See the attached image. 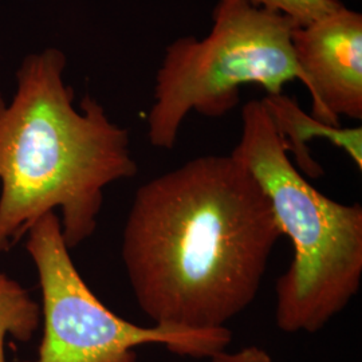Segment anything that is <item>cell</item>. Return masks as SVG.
Listing matches in <instances>:
<instances>
[{
  "label": "cell",
  "mask_w": 362,
  "mask_h": 362,
  "mask_svg": "<svg viewBox=\"0 0 362 362\" xmlns=\"http://www.w3.org/2000/svg\"><path fill=\"white\" fill-rule=\"evenodd\" d=\"M282 233L258 181L236 157H196L143 184L121 257L155 325L216 330L258 296Z\"/></svg>",
  "instance_id": "cell-1"
},
{
  "label": "cell",
  "mask_w": 362,
  "mask_h": 362,
  "mask_svg": "<svg viewBox=\"0 0 362 362\" xmlns=\"http://www.w3.org/2000/svg\"><path fill=\"white\" fill-rule=\"evenodd\" d=\"M58 49L30 54L10 104L0 93V252L43 215L61 209L69 250L97 230L105 188L136 176L128 130L85 95L79 109Z\"/></svg>",
  "instance_id": "cell-2"
},
{
  "label": "cell",
  "mask_w": 362,
  "mask_h": 362,
  "mask_svg": "<svg viewBox=\"0 0 362 362\" xmlns=\"http://www.w3.org/2000/svg\"><path fill=\"white\" fill-rule=\"evenodd\" d=\"M231 155L258 181L294 248L276 282V325L286 333H317L360 290L362 207L338 203L303 177L262 100L243 106L242 136Z\"/></svg>",
  "instance_id": "cell-3"
},
{
  "label": "cell",
  "mask_w": 362,
  "mask_h": 362,
  "mask_svg": "<svg viewBox=\"0 0 362 362\" xmlns=\"http://www.w3.org/2000/svg\"><path fill=\"white\" fill-rule=\"evenodd\" d=\"M296 27L285 15L242 0H219L206 38L184 37L165 49L148 115L151 144L173 149L191 112L226 116L239 104L243 86L279 94L287 82H302L293 49Z\"/></svg>",
  "instance_id": "cell-4"
},
{
  "label": "cell",
  "mask_w": 362,
  "mask_h": 362,
  "mask_svg": "<svg viewBox=\"0 0 362 362\" xmlns=\"http://www.w3.org/2000/svg\"><path fill=\"white\" fill-rule=\"evenodd\" d=\"M26 250L42 293L43 337L37 362H137L134 349L145 344L165 345L179 356L211 358L231 342L228 327H143L109 310L74 266L55 212L43 215L30 228Z\"/></svg>",
  "instance_id": "cell-5"
},
{
  "label": "cell",
  "mask_w": 362,
  "mask_h": 362,
  "mask_svg": "<svg viewBox=\"0 0 362 362\" xmlns=\"http://www.w3.org/2000/svg\"><path fill=\"white\" fill-rule=\"evenodd\" d=\"M311 116L341 127V117L362 118V15L345 6L293 31Z\"/></svg>",
  "instance_id": "cell-6"
},
{
  "label": "cell",
  "mask_w": 362,
  "mask_h": 362,
  "mask_svg": "<svg viewBox=\"0 0 362 362\" xmlns=\"http://www.w3.org/2000/svg\"><path fill=\"white\" fill-rule=\"evenodd\" d=\"M274 127L284 140L287 152H291L298 167L309 177L317 179L324 175L322 167L313 158L308 143L315 139L329 140L349 156L351 161L362 169V129L341 128L325 124L303 112L294 98L284 93L267 94L262 98Z\"/></svg>",
  "instance_id": "cell-7"
},
{
  "label": "cell",
  "mask_w": 362,
  "mask_h": 362,
  "mask_svg": "<svg viewBox=\"0 0 362 362\" xmlns=\"http://www.w3.org/2000/svg\"><path fill=\"white\" fill-rule=\"evenodd\" d=\"M40 305L28 290L0 272V362L6 361L4 341L8 336L27 342L38 330Z\"/></svg>",
  "instance_id": "cell-8"
},
{
  "label": "cell",
  "mask_w": 362,
  "mask_h": 362,
  "mask_svg": "<svg viewBox=\"0 0 362 362\" xmlns=\"http://www.w3.org/2000/svg\"><path fill=\"white\" fill-rule=\"evenodd\" d=\"M272 13H281L306 26L344 7L339 0H242Z\"/></svg>",
  "instance_id": "cell-9"
},
{
  "label": "cell",
  "mask_w": 362,
  "mask_h": 362,
  "mask_svg": "<svg viewBox=\"0 0 362 362\" xmlns=\"http://www.w3.org/2000/svg\"><path fill=\"white\" fill-rule=\"evenodd\" d=\"M211 360V362H272L270 354L258 346H247L235 353H227L223 350L212 356Z\"/></svg>",
  "instance_id": "cell-10"
}]
</instances>
